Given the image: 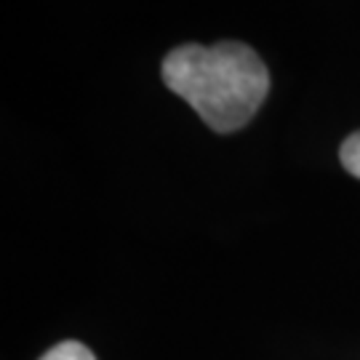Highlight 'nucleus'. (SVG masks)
<instances>
[{"label": "nucleus", "instance_id": "2", "mask_svg": "<svg viewBox=\"0 0 360 360\" xmlns=\"http://www.w3.org/2000/svg\"><path fill=\"white\" fill-rule=\"evenodd\" d=\"M40 360H96V358H94V352H91L86 345H80V342H62V345H56V347L49 349Z\"/></svg>", "mask_w": 360, "mask_h": 360}, {"label": "nucleus", "instance_id": "3", "mask_svg": "<svg viewBox=\"0 0 360 360\" xmlns=\"http://www.w3.org/2000/svg\"><path fill=\"white\" fill-rule=\"evenodd\" d=\"M339 160H342V166L347 168L352 176L360 179V131H355L352 136L345 139L342 150H339Z\"/></svg>", "mask_w": 360, "mask_h": 360}, {"label": "nucleus", "instance_id": "1", "mask_svg": "<svg viewBox=\"0 0 360 360\" xmlns=\"http://www.w3.org/2000/svg\"><path fill=\"white\" fill-rule=\"evenodd\" d=\"M160 75L219 134L243 129L270 91V72L262 56L238 40L179 46L166 53Z\"/></svg>", "mask_w": 360, "mask_h": 360}]
</instances>
